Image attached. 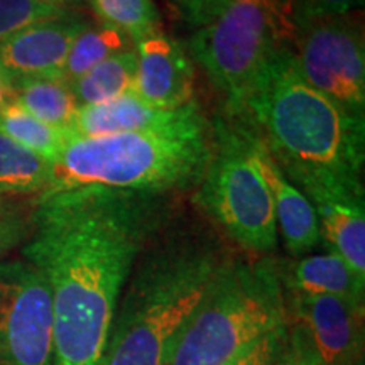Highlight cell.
Wrapping results in <instances>:
<instances>
[{"label": "cell", "instance_id": "2", "mask_svg": "<svg viewBox=\"0 0 365 365\" xmlns=\"http://www.w3.org/2000/svg\"><path fill=\"white\" fill-rule=\"evenodd\" d=\"M303 195L364 196L365 117L344 110L301 75L291 48L255 81L235 115Z\"/></svg>", "mask_w": 365, "mask_h": 365}, {"label": "cell", "instance_id": "30", "mask_svg": "<svg viewBox=\"0 0 365 365\" xmlns=\"http://www.w3.org/2000/svg\"><path fill=\"white\" fill-rule=\"evenodd\" d=\"M41 2L53 4V6H59V7L70 9V6H76V4H80L81 0H41Z\"/></svg>", "mask_w": 365, "mask_h": 365}, {"label": "cell", "instance_id": "3", "mask_svg": "<svg viewBox=\"0 0 365 365\" xmlns=\"http://www.w3.org/2000/svg\"><path fill=\"white\" fill-rule=\"evenodd\" d=\"M228 255L210 223L173 212L132 266L102 365H164Z\"/></svg>", "mask_w": 365, "mask_h": 365}, {"label": "cell", "instance_id": "17", "mask_svg": "<svg viewBox=\"0 0 365 365\" xmlns=\"http://www.w3.org/2000/svg\"><path fill=\"white\" fill-rule=\"evenodd\" d=\"M16 102L44 124L73 132L80 105L71 86L54 78L12 80Z\"/></svg>", "mask_w": 365, "mask_h": 365}, {"label": "cell", "instance_id": "28", "mask_svg": "<svg viewBox=\"0 0 365 365\" xmlns=\"http://www.w3.org/2000/svg\"><path fill=\"white\" fill-rule=\"evenodd\" d=\"M272 365H313L309 362V359L303 354V350L294 344L293 340H289V336H284L279 352H277L276 359H274Z\"/></svg>", "mask_w": 365, "mask_h": 365}, {"label": "cell", "instance_id": "7", "mask_svg": "<svg viewBox=\"0 0 365 365\" xmlns=\"http://www.w3.org/2000/svg\"><path fill=\"white\" fill-rule=\"evenodd\" d=\"M213 127L215 150L198 185L196 205L240 249L266 257L277 245L276 217L247 134L239 120L217 118Z\"/></svg>", "mask_w": 365, "mask_h": 365}, {"label": "cell", "instance_id": "24", "mask_svg": "<svg viewBox=\"0 0 365 365\" xmlns=\"http://www.w3.org/2000/svg\"><path fill=\"white\" fill-rule=\"evenodd\" d=\"M33 203L0 196V261L21 247L33 230Z\"/></svg>", "mask_w": 365, "mask_h": 365}, {"label": "cell", "instance_id": "9", "mask_svg": "<svg viewBox=\"0 0 365 365\" xmlns=\"http://www.w3.org/2000/svg\"><path fill=\"white\" fill-rule=\"evenodd\" d=\"M0 365H53V299L26 259L0 261Z\"/></svg>", "mask_w": 365, "mask_h": 365}, {"label": "cell", "instance_id": "8", "mask_svg": "<svg viewBox=\"0 0 365 365\" xmlns=\"http://www.w3.org/2000/svg\"><path fill=\"white\" fill-rule=\"evenodd\" d=\"M291 43L303 78L352 115L365 110V46L359 14L293 19Z\"/></svg>", "mask_w": 365, "mask_h": 365}, {"label": "cell", "instance_id": "25", "mask_svg": "<svg viewBox=\"0 0 365 365\" xmlns=\"http://www.w3.org/2000/svg\"><path fill=\"white\" fill-rule=\"evenodd\" d=\"M286 336V323L276 330L259 336L228 359L223 365H272Z\"/></svg>", "mask_w": 365, "mask_h": 365}, {"label": "cell", "instance_id": "22", "mask_svg": "<svg viewBox=\"0 0 365 365\" xmlns=\"http://www.w3.org/2000/svg\"><path fill=\"white\" fill-rule=\"evenodd\" d=\"M102 24L117 27L134 41L159 31V14L153 0H90Z\"/></svg>", "mask_w": 365, "mask_h": 365}, {"label": "cell", "instance_id": "19", "mask_svg": "<svg viewBox=\"0 0 365 365\" xmlns=\"http://www.w3.org/2000/svg\"><path fill=\"white\" fill-rule=\"evenodd\" d=\"M137 70L135 48L105 59L88 73L70 83L80 107L100 105L134 91Z\"/></svg>", "mask_w": 365, "mask_h": 365}, {"label": "cell", "instance_id": "18", "mask_svg": "<svg viewBox=\"0 0 365 365\" xmlns=\"http://www.w3.org/2000/svg\"><path fill=\"white\" fill-rule=\"evenodd\" d=\"M53 164L0 132V196L43 195L51 182Z\"/></svg>", "mask_w": 365, "mask_h": 365}, {"label": "cell", "instance_id": "14", "mask_svg": "<svg viewBox=\"0 0 365 365\" xmlns=\"http://www.w3.org/2000/svg\"><path fill=\"white\" fill-rule=\"evenodd\" d=\"M276 271L284 294H330L364 303L365 279L330 249L325 254L276 259Z\"/></svg>", "mask_w": 365, "mask_h": 365}, {"label": "cell", "instance_id": "29", "mask_svg": "<svg viewBox=\"0 0 365 365\" xmlns=\"http://www.w3.org/2000/svg\"><path fill=\"white\" fill-rule=\"evenodd\" d=\"M12 100H16V93H14L12 81L6 75V73L0 70V110H2L6 105L11 103Z\"/></svg>", "mask_w": 365, "mask_h": 365}, {"label": "cell", "instance_id": "23", "mask_svg": "<svg viewBox=\"0 0 365 365\" xmlns=\"http://www.w3.org/2000/svg\"><path fill=\"white\" fill-rule=\"evenodd\" d=\"M75 16L70 9L41 0H0V41L38 22Z\"/></svg>", "mask_w": 365, "mask_h": 365}, {"label": "cell", "instance_id": "15", "mask_svg": "<svg viewBox=\"0 0 365 365\" xmlns=\"http://www.w3.org/2000/svg\"><path fill=\"white\" fill-rule=\"evenodd\" d=\"M195 108H198V103L190 102L178 110H158L134 93H129L110 102L80 107L73 122V134L76 137H100L161 129L186 118Z\"/></svg>", "mask_w": 365, "mask_h": 365}, {"label": "cell", "instance_id": "1", "mask_svg": "<svg viewBox=\"0 0 365 365\" xmlns=\"http://www.w3.org/2000/svg\"><path fill=\"white\" fill-rule=\"evenodd\" d=\"M173 212L171 195L100 186L34 200L22 257L51 287L53 365H102L132 266Z\"/></svg>", "mask_w": 365, "mask_h": 365}, {"label": "cell", "instance_id": "26", "mask_svg": "<svg viewBox=\"0 0 365 365\" xmlns=\"http://www.w3.org/2000/svg\"><path fill=\"white\" fill-rule=\"evenodd\" d=\"M364 6V0H294L293 19L345 16Z\"/></svg>", "mask_w": 365, "mask_h": 365}, {"label": "cell", "instance_id": "13", "mask_svg": "<svg viewBox=\"0 0 365 365\" xmlns=\"http://www.w3.org/2000/svg\"><path fill=\"white\" fill-rule=\"evenodd\" d=\"M240 124L244 125L245 134H247L255 166L271 193L277 234L284 242L287 254L293 257L307 255L322 242L318 217L312 202L303 195V191L287 180L259 135L244 122Z\"/></svg>", "mask_w": 365, "mask_h": 365}, {"label": "cell", "instance_id": "11", "mask_svg": "<svg viewBox=\"0 0 365 365\" xmlns=\"http://www.w3.org/2000/svg\"><path fill=\"white\" fill-rule=\"evenodd\" d=\"M137 70L134 91L158 110H178L195 95V66L181 44L161 31L134 44Z\"/></svg>", "mask_w": 365, "mask_h": 365}, {"label": "cell", "instance_id": "10", "mask_svg": "<svg viewBox=\"0 0 365 365\" xmlns=\"http://www.w3.org/2000/svg\"><path fill=\"white\" fill-rule=\"evenodd\" d=\"M284 312L287 336L313 365H362V301L284 294Z\"/></svg>", "mask_w": 365, "mask_h": 365}, {"label": "cell", "instance_id": "21", "mask_svg": "<svg viewBox=\"0 0 365 365\" xmlns=\"http://www.w3.org/2000/svg\"><path fill=\"white\" fill-rule=\"evenodd\" d=\"M129 49H134V41L117 27L102 22L98 26L86 24L85 29L73 41L63 70V81L70 85L105 59Z\"/></svg>", "mask_w": 365, "mask_h": 365}, {"label": "cell", "instance_id": "27", "mask_svg": "<svg viewBox=\"0 0 365 365\" xmlns=\"http://www.w3.org/2000/svg\"><path fill=\"white\" fill-rule=\"evenodd\" d=\"M175 2L185 14L186 21L198 29L215 16L225 0H175Z\"/></svg>", "mask_w": 365, "mask_h": 365}, {"label": "cell", "instance_id": "12", "mask_svg": "<svg viewBox=\"0 0 365 365\" xmlns=\"http://www.w3.org/2000/svg\"><path fill=\"white\" fill-rule=\"evenodd\" d=\"M85 26L78 17L70 16L26 27L0 41V70L11 81L21 78L63 80L68 53Z\"/></svg>", "mask_w": 365, "mask_h": 365}, {"label": "cell", "instance_id": "4", "mask_svg": "<svg viewBox=\"0 0 365 365\" xmlns=\"http://www.w3.org/2000/svg\"><path fill=\"white\" fill-rule=\"evenodd\" d=\"M213 150L215 127L200 107L161 129L75 137L53 163L51 182L43 195L85 186L182 193L202 182Z\"/></svg>", "mask_w": 365, "mask_h": 365}, {"label": "cell", "instance_id": "20", "mask_svg": "<svg viewBox=\"0 0 365 365\" xmlns=\"http://www.w3.org/2000/svg\"><path fill=\"white\" fill-rule=\"evenodd\" d=\"M0 132L51 164L61 156L68 143L76 137L71 130L41 122L16 100L0 110Z\"/></svg>", "mask_w": 365, "mask_h": 365}, {"label": "cell", "instance_id": "16", "mask_svg": "<svg viewBox=\"0 0 365 365\" xmlns=\"http://www.w3.org/2000/svg\"><path fill=\"white\" fill-rule=\"evenodd\" d=\"M318 217L319 235L365 279V200L364 196L317 193L308 196Z\"/></svg>", "mask_w": 365, "mask_h": 365}, {"label": "cell", "instance_id": "6", "mask_svg": "<svg viewBox=\"0 0 365 365\" xmlns=\"http://www.w3.org/2000/svg\"><path fill=\"white\" fill-rule=\"evenodd\" d=\"M291 0H225L190 41V54L227 98L235 115L261 73L291 48Z\"/></svg>", "mask_w": 365, "mask_h": 365}, {"label": "cell", "instance_id": "5", "mask_svg": "<svg viewBox=\"0 0 365 365\" xmlns=\"http://www.w3.org/2000/svg\"><path fill=\"white\" fill-rule=\"evenodd\" d=\"M286 323L276 259L230 254L178 335L164 365H223L242 346Z\"/></svg>", "mask_w": 365, "mask_h": 365}, {"label": "cell", "instance_id": "31", "mask_svg": "<svg viewBox=\"0 0 365 365\" xmlns=\"http://www.w3.org/2000/svg\"><path fill=\"white\" fill-rule=\"evenodd\" d=\"M291 2H294V0H291Z\"/></svg>", "mask_w": 365, "mask_h": 365}]
</instances>
